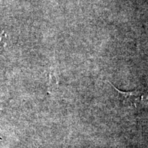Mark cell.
<instances>
[{
	"label": "cell",
	"instance_id": "1",
	"mask_svg": "<svg viewBox=\"0 0 148 148\" xmlns=\"http://www.w3.org/2000/svg\"><path fill=\"white\" fill-rule=\"evenodd\" d=\"M109 84L117 92L118 98L123 105L127 106L137 107L138 103L143 100V94L139 90L123 91V90L116 88L112 83L109 82Z\"/></svg>",
	"mask_w": 148,
	"mask_h": 148
}]
</instances>
